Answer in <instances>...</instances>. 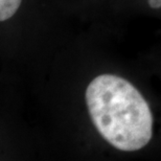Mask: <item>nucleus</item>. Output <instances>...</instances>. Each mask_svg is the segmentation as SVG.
<instances>
[{
    "label": "nucleus",
    "instance_id": "3",
    "mask_svg": "<svg viewBox=\"0 0 161 161\" xmlns=\"http://www.w3.org/2000/svg\"><path fill=\"white\" fill-rule=\"evenodd\" d=\"M151 8H161V0H147Z\"/></svg>",
    "mask_w": 161,
    "mask_h": 161
},
{
    "label": "nucleus",
    "instance_id": "2",
    "mask_svg": "<svg viewBox=\"0 0 161 161\" xmlns=\"http://www.w3.org/2000/svg\"><path fill=\"white\" fill-rule=\"evenodd\" d=\"M22 0H0V21L3 22L15 15Z\"/></svg>",
    "mask_w": 161,
    "mask_h": 161
},
{
    "label": "nucleus",
    "instance_id": "1",
    "mask_svg": "<svg viewBox=\"0 0 161 161\" xmlns=\"http://www.w3.org/2000/svg\"><path fill=\"white\" fill-rule=\"evenodd\" d=\"M86 103L96 130L115 149L134 152L152 139V111L127 80L114 75L96 76L87 87Z\"/></svg>",
    "mask_w": 161,
    "mask_h": 161
}]
</instances>
